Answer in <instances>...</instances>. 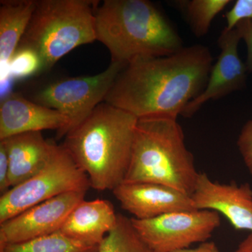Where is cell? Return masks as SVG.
Listing matches in <instances>:
<instances>
[{
	"instance_id": "6da1fadb",
	"label": "cell",
	"mask_w": 252,
	"mask_h": 252,
	"mask_svg": "<svg viewBox=\"0 0 252 252\" xmlns=\"http://www.w3.org/2000/svg\"><path fill=\"white\" fill-rule=\"evenodd\" d=\"M212 63L210 50L199 44L170 56L135 60L118 74L104 102L138 119L177 120L205 89Z\"/></svg>"
},
{
	"instance_id": "7a4b0ae2",
	"label": "cell",
	"mask_w": 252,
	"mask_h": 252,
	"mask_svg": "<svg viewBox=\"0 0 252 252\" xmlns=\"http://www.w3.org/2000/svg\"><path fill=\"white\" fill-rule=\"evenodd\" d=\"M137 122L130 113L103 102L64 136L63 147L93 189L113 190L124 182Z\"/></svg>"
},
{
	"instance_id": "3957f363",
	"label": "cell",
	"mask_w": 252,
	"mask_h": 252,
	"mask_svg": "<svg viewBox=\"0 0 252 252\" xmlns=\"http://www.w3.org/2000/svg\"><path fill=\"white\" fill-rule=\"evenodd\" d=\"M95 33L112 63L124 67L137 59L170 56L183 48L170 21L147 0H105L96 10Z\"/></svg>"
},
{
	"instance_id": "277c9868",
	"label": "cell",
	"mask_w": 252,
	"mask_h": 252,
	"mask_svg": "<svg viewBox=\"0 0 252 252\" xmlns=\"http://www.w3.org/2000/svg\"><path fill=\"white\" fill-rule=\"evenodd\" d=\"M185 134L175 119H138L123 183H154L191 195L199 175Z\"/></svg>"
},
{
	"instance_id": "5b68a950",
	"label": "cell",
	"mask_w": 252,
	"mask_h": 252,
	"mask_svg": "<svg viewBox=\"0 0 252 252\" xmlns=\"http://www.w3.org/2000/svg\"><path fill=\"white\" fill-rule=\"evenodd\" d=\"M99 1L40 0L17 49L34 51L41 72L49 70L78 46L96 40L95 12Z\"/></svg>"
},
{
	"instance_id": "8992f818",
	"label": "cell",
	"mask_w": 252,
	"mask_h": 252,
	"mask_svg": "<svg viewBox=\"0 0 252 252\" xmlns=\"http://www.w3.org/2000/svg\"><path fill=\"white\" fill-rule=\"evenodd\" d=\"M89 187V177L67 149L56 145L49 161L39 172L1 195L0 223L61 194L86 193Z\"/></svg>"
},
{
	"instance_id": "52a82bcc",
	"label": "cell",
	"mask_w": 252,
	"mask_h": 252,
	"mask_svg": "<svg viewBox=\"0 0 252 252\" xmlns=\"http://www.w3.org/2000/svg\"><path fill=\"white\" fill-rule=\"evenodd\" d=\"M124 68L111 62L107 69L94 75L58 79L39 88L31 99L67 117L69 121V132L86 120L104 102Z\"/></svg>"
},
{
	"instance_id": "ba28073f",
	"label": "cell",
	"mask_w": 252,
	"mask_h": 252,
	"mask_svg": "<svg viewBox=\"0 0 252 252\" xmlns=\"http://www.w3.org/2000/svg\"><path fill=\"white\" fill-rule=\"evenodd\" d=\"M131 221L152 252H173L207 242L220 225V214L202 210L171 212L147 220L132 217Z\"/></svg>"
},
{
	"instance_id": "9c48e42d",
	"label": "cell",
	"mask_w": 252,
	"mask_h": 252,
	"mask_svg": "<svg viewBox=\"0 0 252 252\" xmlns=\"http://www.w3.org/2000/svg\"><path fill=\"white\" fill-rule=\"evenodd\" d=\"M86 193L61 194L0 223V245L23 243L59 232Z\"/></svg>"
},
{
	"instance_id": "30bf717a",
	"label": "cell",
	"mask_w": 252,
	"mask_h": 252,
	"mask_svg": "<svg viewBox=\"0 0 252 252\" xmlns=\"http://www.w3.org/2000/svg\"><path fill=\"white\" fill-rule=\"evenodd\" d=\"M190 198L195 210L216 212L235 230L252 233V188L248 183H220L200 172Z\"/></svg>"
},
{
	"instance_id": "8fae6325",
	"label": "cell",
	"mask_w": 252,
	"mask_h": 252,
	"mask_svg": "<svg viewBox=\"0 0 252 252\" xmlns=\"http://www.w3.org/2000/svg\"><path fill=\"white\" fill-rule=\"evenodd\" d=\"M241 39L237 28L222 31L218 40L220 53L212 66L206 86L198 97L187 104L182 116L192 117L208 101L220 99L245 87L248 72L238 50Z\"/></svg>"
},
{
	"instance_id": "7c38bea8",
	"label": "cell",
	"mask_w": 252,
	"mask_h": 252,
	"mask_svg": "<svg viewBox=\"0 0 252 252\" xmlns=\"http://www.w3.org/2000/svg\"><path fill=\"white\" fill-rule=\"evenodd\" d=\"M112 191L121 207L136 220L195 210L190 195L158 184L122 183Z\"/></svg>"
},
{
	"instance_id": "4fadbf2b",
	"label": "cell",
	"mask_w": 252,
	"mask_h": 252,
	"mask_svg": "<svg viewBox=\"0 0 252 252\" xmlns=\"http://www.w3.org/2000/svg\"><path fill=\"white\" fill-rule=\"evenodd\" d=\"M69 121L61 113L11 93L0 103V140L29 132L55 130L58 138L67 135Z\"/></svg>"
},
{
	"instance_id": "5bb4252c",
	"label": "cell",
	"mask_w": 252,
	"mask_h": 252,
	"mask_svg": "<svg viewBox=\"0 0 252 252\" xmlns=\"http://www.w3.org/2000/svg\"><path fill=\"white\" fill-rule=\"evenodd\" d=\"M111 202L103 199L82 200L73 209L59 232L89 245H99L117 223Z\"/></svg>"
},
{
	"instance_id": "9a60e30c",
	"label": "cell",
	"mask_w": 252,
	"mask_h": 252,
	"mask_svg": "<svg viewBox=\"0 0 252 252\" xmlns=\"http://www.w3.org/2000/svg\"><path fill=\"white\" fill-rule=\"evenodd\" d=\"M0 142L4 144L9 157L10 189L39 172L57 145L46 140L42 132L18 134Z\"/></svg>"
},
{
	"instance_id": "2e32d148",
	"label": "cell",
	"mask_w": 252,
	"mask_h": 252,
	"mask_svg": "<svg viewBox=\"0 0 252 252\" xmlns=\"http://www.w3.org/2000/svg\"><path fill=\"white\" fill-rule=\"evenodd\" d=\"M35 0L0 1V61L9 64L35 9Z\"/></svg>"
},
{
	"instance_id": "e0dca14e",
	"label": "cell",
	"mask_w": 252,
	"mask_h": 252,
	"mask_svg": "<svg viewBox=\"0 0 252 252\" xmlns=\"http://www.w3.org/2000/svg\"><path fill=\"white\" fill-rule=\"evenodd\" d=\"M0 252H99V245H86L57 232L23 243L0 245Z\"/></svg>"
},
{
	"instance_id": "ac0fdd59",
	"label": "cell",
	"mask_w": 252,
	"mask_h": 252,
	"mask_svg": "<svg viewBox=\"0 0 252 252\" xmlns=\"http://www.w3.org/2000/svg\"><path fill=\"white\" fill-rule=\"evenodd\" d=\"M230 2V0H189L177 1V4L193 34L202 37L208 32L214 18Z\"/></svg>"
},
{
	"instance_id": "d6986e66",
	"label": "cell",
	"mask_w": 252,
	"mask_h": 252,
	"mask_svg": "<svg viewBox=\"0 0 252 252\" xmlns=\"http://www.w3.org/2000/svg\"><path fill=\"white\" fill-rule=\"evenodd\" d=\"M99 252H152L144 244L131 221L118 214L117 223L99 245Z\"/></svg>"
},
{
	"instance_id": "ffe728a7",
	"label": "cell",
	"mask_w": 252,
	"mask_h": 252,
	"mask_svg": "<svg viewBox=\"0 0 252 252\" xmlns=\"http://www.w3.org/2000/svg\"><path fill=\"white\" fill-rule=\"evenodd\" d=\"M11 76L22 79L41 72V61L39 56L31 49H17L8 64Z\"/></svg>"
},
{
	"instance_id": "44dd1931",
	"label": "cell",
	"mask_w": 252,
	"mask_h": 252,
	"mask_svg": "<svg viewBox=\"0 0 252 252\" xmlns=\"http://www.w3.org/2000/svg\"><path fill=\"white\" fill-rule=\"evenodd\" d=\"M225 31H231L240 21L249 20L252 23V0H238L225 15Z\"/></svg>"
},
{
	"instance_id": "7402d4cb",
	"label": "cell",
	"mask_w": 252,
	"mask_h": 252,
	"mask_svg": "<svg viewBox=\"0 0 252 252\" xmlns=\"http://www.w3.org/2000/svg\"><path fill=\"white\" fill-rule=\"evenodd\" d=\"M237 144L245 166L252 177V119L243 126Z\"/></svg>"
},
{
	"instance_id": "603a6c76",
	"label": "cell",
	"mask_w": 252,
	"mask_h": 252,
	"mask_svg": "<svg viewBox=\"0 0 252 252\" xmlns=\"http://www.w3.org/2000/svg\"><path fill=\"white\" fill-rule=\"evenodd\" d=\"M240 32L242 39L245 41L248 49L246 65L248 72H252V23L249 20H244L237 25L236 27Z\"/></svg>"
},
{
	"instance_id": "cb8c5ba5",
	"label": "cell",
	"mask_w": 252,
	"mask_h": 252,
	"mask_svg": "<svg viewBox=\"0 0 252 252\" xmlns=\"http://www.w3.org/2000/svg\"><path fill=\"white\" fill-rule=\"evenodd\" d=\"M9 157L4 144L0 142V193L3 195L10 189Z\"/></svg>"
},
{
	"instance_id": "d4e9b609",
	"label": "cell",
	"mask_w": 252,
	"mask_h": 252,
	"mask_svg": "<svg viewBox=\"0 0 252 252\" xmlns=\"http://www.w3.org/2000/svg\"><path fill=\"white\" fill-rule=\"evenodd\" d=\"M173 252H221L214 242H204L195 248H185Z\"/></svg>"
},
{
	"instance_id": "484cf974",
	"label": "cell",
	"mask_w": 252,
	"mask_h": 252,
	"mask_svg": "<svg viewBox=\"0 0 252 252\" xmlns=\"http://www.w3.org/2000/svg\"><path fill=\"white\" fill-rule=\"evenodd\" d=\"M234 252H252V233L244 239Z\"/></svg>"
}]
</instances>
